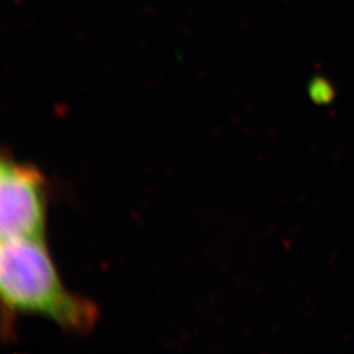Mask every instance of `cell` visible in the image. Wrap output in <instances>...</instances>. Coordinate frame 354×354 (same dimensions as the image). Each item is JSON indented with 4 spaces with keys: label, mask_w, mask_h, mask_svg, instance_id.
Wrapping results in <instances>:
<instances>
[{
    "label": "cell",
    "mask_w": 354,
    "mask_h": 354,
    "mask_svg": "<svg viewBox=\"0 0 354 354\" xmlns=\"http://www.w3.org/2000/svg\"><path fill=\"white\" fill-rule=\"evenodd\" d=\"M0 294L10 314H38L66 332L87 333L95 327L97 308L64 288L45 241H1Z\"/></svg>",
    "instance_id": "obj_1"
},
{
    "label": "cell",
    "mask_w": 354,
    "mask_h": 354,
    "mask_svg": "<svg viewBox=\"0 0 354 354\" xmlns=\"http://www.w3.org/2000/svg\"><path fill=\"white\" fill-rule=\"evenodd\" d=\"M46 184L32 165L3 155L0 163V238L45 239Z\"/></svg>",
    "instance_id": "obj_2"
}]
</instances>
